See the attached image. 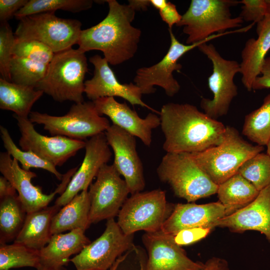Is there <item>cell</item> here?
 I'll use <instances>...</instances> for the list:
<instances>
[{"instance_id": "6da1fadb", "label": "cell", "mask_w": 270, "mask_h": 270, "mask_svg": "<svg viewBox=\"0 0 270 270\" xmlns=\"http://www.w3.org/2000/svg\"><path fill=\"white\" fill-rule=\"evenodd\" d=\"M166 152L196 153L220 144L226 127L189 104L169 102L160 112Z\"/></svg>"}, {"instance_id": "7a4b0ae2", "label": "cell", "mask_w": 270, "mask_h": 270, "mask_svg": "<svg viewBox=\"0 0 270 270\" xmlns=\"http://www.w3.org/2000/svg\"><path fill=\"white\" fill-rule=\"evenodd\" d=\"M109 10L106 18L97 24L82 30L77 44L86 52L98 50L112 65L120 64L136 54L141 36L140 29L132 25L135 10L129 4L106 0Z\"/></svg>"}, {"instance_id": "3957f363", "label": "cell", "mask_w": 270, "mask_h": 270, "mask_svg": "<svg viewBox=\"0 0 270 270\" xmlns=\"http://www.w3.org/2000/svg\"><path fill=\"white\" fill-rule=\"evenodd\" d=\"M88 66L85 52L78 48H72L56 52L36 88L58 102H84Z\"/></svg>"}, {"instance_id": "277c9868", "label": "cell", "mask_w": 270, "mask_h": 270, "mask_svg": "<svg viewBox=\"0 0 270 270\" xmlns=\"http://www.w3.org/2000/svg\"><path fill=\"white\" fill-rule=\"evenodd\" d=\"M264 150L263 146L245 140L234 127L226 126L220 144L190 154L202 170L218 186L237 173L246 160Z\"/></svg>"}, {"instance_id": "5b68a950", "label": "cell", "mask_w": 270, "mask_h": 270, "mask_svg": "<svg viewBox=\"0 0 270 270\" xmlns=\"http://www.w3.org/2000/svg\"><path fill=\"white\" fill-rule=\"evenodd\" d=\"M160 179L188 202L217 193L218 186L199 166L191 154L166 152L156 169Z\"/></svg>"}, {"instance_id": "8992f818", "label": "cell", "mask_w": 270, "mask_h": 270, "mask_svg": "<svg viewBox=\"0 0 270 270\" xmlns=\"http://www.w3.org/2000/svg\"><path fill=\"white\" fill-rule=\"evenodd\" d=\"M239 4L235 0H192L190 6L176 25L183 26L188 35L186 44L202 41L216 34L242 26L239 16H232L230 8Z\"/></svg>"}, {"instance_id": "52a82bcc", "label": "cell", "mask_w": 270, "mask_h": 270, "mask_svg": "<svg viewBox=\"0 0 270 270\" xmlns=\"http://www.w3.org/2000/svg\"><path fill=\"white\" fill-rule=\"evenodd\" d=\"M28 118L33 124H42L52 136L80 140L104 132L110 126L108 119L98 114L92 101L74 103L62 116L31 112Z\"/></svg>"}, {"instance_id": "ba28073f", "label": "cell", "mask_w": 270, "mask_h": 270, "mask_svg": "<svg viewBox=\"0 0 270 270\" xmlns=\"http://www.w3.org/2000/svg\"><path fill=\"white\" fill-rule=\"evenodd\" d=\"M174 208L168 202L166 192L160 189L131 194L120 208L117 224L126 235L144 230L152 232L161 230Z\"/></svg>"}, {"instance_id": "9c48e42d", "label": "cell", "mask_w": 270, "mask_h": 270, "mask_svg": "<svg viewBox=\"0 0 270 270\" xmlns=\"http://www.w3.org/2000/svg\"><path fill=\"white\" fill-rule=\"evenodd\" d=\"M54 13H39L20 19L14 32L16 39L40 41L54 53L72 48L78 44L82 23L77 20L58 17Z\"/></svg>"}, {"instance_id": "30bf717a", "label": "cell", "mask_w": 270, "mask_h": 270, "mask_svg": "<svg viewBox=\"0 0 270 270\" xmlns=\"http://www.w3.org/2000/svg\"><path fill=\"white\" fill-rule=\"evenodd\" d=\"M170 44L168 52L160 61L156 64L138 68L134 81L140 88L142 94L154 93L155 86L163 88L168 96H173L178 92L180 86L173 76L174 71H178L182 65L178 63L180 58L187 52L198 48L204 43L226 34H233L232 30L214 34L206 39L191 44H184L179 42L172 29L169 28Z\"/></svg>"}, {"instance_id": "8fae6325", "label": "cell", "mask_w": 270, "mask_h": 270, "mask_svg": "<svg viewBox=\"0 0 270 270\" xmlns=\"http://www.w3.org/2000/svg\"><path fill=\"white\" fill-rule=\"evenodd\" d=\"M198 48L212 64V72L208 82L213 98H202L200 107L206 114L216 120L227 114L232 100L238 94V88L234 79L240 72V64L222 58L212 44L204 43Z\"/></svg>"}, {"instance_id": "7c38bea8", "label": "cell", "mask_w": 270, "mask_h": 270, "mask_svg": "<svg viewBox=\"0 0 270 270\" xmlns=\"http://www.w3.org/2000/svg\"><path fill=\"white\" fill-rule=\"evenodd\" d=\"M133 234H124L114 218L107 220L102 235L70 259L76 270H108L132 246Z\"/></svg>"}, {"instance_id": "4fadbf2b", "label": "cell", "mask_w": 270, "mask_h": 270, "mask_svg": "<svg viewBox=\"0 0 270 270\" xmlns=\"http://www.w3.org/2000/svg\"><path fill=\"white\" fill-rule=\"evenodd\" d=\"M88 192L91 224L114 218L130 194L125 180L113 164H106L100 168Z\"/></svg>"}, {"instance_id": "5bb4252c", "label": "cell", "mask_w": 270, "mask_h": 270, "mask_svg": "<svg viewBox=\"0 0 270 270\" xmlns=\"http://www.w3.org/2000/svg\"><path fill=\"white\" fill-rule=\"evenodd\" d=\"M77 170V167L73 168L64 174L62 182L54 191L46 194L43 193L41 187L32 184V178L36 176L35 172L23 169L19 166L18 162L6 152L0 153V172L18 192L20 200L26 213L48 206L56 194H62Z\"/></svg>"}, {"instance_id": "9a60e30c", "label": "cell", "mask_w": 270, "mask_h": 270, "mask_svg": "<svg viewBox=\"0 0 270 270\" xmlns=\"http://www.w3.org/2000/svg\"><path fill=\"white\" fill-rule=\"evenodd\" d=\"M20 137L18 144L24 150H30L55 166H62L78 152L84 148L86 142L60 136H48L38 133L28 118L15 114Z\"/></svg>"}, {"instance_id": "2e32d148", "label": "cell", "mask_w": 270, "mask_h": 270, "mask_svg": "<svg viewBox=\"0 0 270 270\" xmlns=\"http://www.w3.org/2000/svg\"><path fill=\"white\" fill-rule=\"evenodd\" d=\"M114 154L113 165L124 178L131 194L145 186L142 162L136 150V137L112 124L104 132Z\"/></svg>"}, {"instance_id": "e0dca14e", "label": "cell", "mask_w": 270, "mask_h": 270, "mask_svg": "<svg viewBox=\"0 0 270 270\" xmlns=\"http://www.w3.org/2000/svg\"><path fill=\"white\" fill-rule=\"evenodd\" d=\"M86 142L83 161L72 176L64 192L55 202L59 207L66 204L81 192L88 190L100 168L108 164L112 152L104 132L96 134Z\"/></svg>"}, {"instance_id": "ac0fdd59", "label": "cell", "mask_w": 270, "mask_h": 270, "mask_svg": "<svg viewBox=\"0 0 270 270\" xmlns=\"http://www.w3.org/2000/svg\"><path fill=\"white\" fill-rule=\"evenodd\" d=\"M90 62L94 66L92 78L85 81L84 93L92 101L104 97L122 98L132 106L139 105L160 114L142 100L140 88L132 82L121 84L116 78L108 62L100 55L90 57Z\"/></svg>"}, {"instance_id": "d6986e66", "label": "cell", "mask_w": 270, "mask_h": 270, "mask_svg": "<svg viewBox=\"0 0 270 270\" xmlns=\"http://www.w3.org/2000/svg\"><path fill=\"white\" fill-rule=\"evenodd\" d=\"M142 240L148 252L144 270H200L204 266L190 258L174 236L161 230L146 232Z\"/></svg>"}, {"instance_id": "ffe728a7", "label": "cell", "mask_w": 270, "mask_h": 270, "mask_svg": "<svg viewBox=\"0 0 270 270\" xmlns=\"http://www.w3.org/2000/svg\"><path fill=\"white\" fill-rule=\"evenodd\" d=\"M100 116H108L114 124L138 138L144 145L150 146L152 142V131L160 125L156 114L149 113L141 118L126 103H120L114 97H104L92 101Z\"/></svg>"}, {"instance_id": "44dd1931", "label": "cell", "mask_w": 270, "mask_h": 270, "mask_svg": "<svg viewBox=\"0 0 270 270\" xmlns=\"http://www.w3.org/2000/svg\"><path fill=\"white\" fill-rule=\"evenodd\" d=\"M230 214L231 212L220 202L203 204H178L174 206L160 230L174 236L180 231L188 228L212 229L215 222Z\"/></svg>"}, {"instance_id": "7402d4cb", "label": "cell", "mask_w": 270, "mask_h": 270, "mask_svg": "<svg viewBox=\"0 0 270 270\" xmlns=\"http://www.w3.org/2000/svg\"><path fill=\"white\" fill-rule=\"evenodd\" d=\"M216 227L226 228L236 232L256 230L264 234L270 243V185L247 206L218 220L213 226Z\"/></svg>"}, {"instance_id": "603a6c76", "label": "cell", "mask_w": 270, "mask_h": 270, "mask_svg": "<svg viewBox=\"0 0 270 270\" xmlns=\"http://www.w3.org/2000/svg\"><path fill=\"white\" fill-rule=\"evenodd\" d=\"M256 38H249L241 53L242 82L248 91L252 90L254 82L260 75L266 55L270 50V18L265 17L257 24Z\"/></svg>"}, {"instance_id": "cb8c5ba5", "label": "cell", "mask_w": 270, "mask_h": 270, "mask_svg": "<svg viewBox=\"0 0 270 270\" xmlns=\"http://www.w3.org/2000/svg\"><path fill=\"white\" fill-rule=\"evenodd\" d=\"M84 232L76 229L52 235L48 244L40 250L39 268L59 269L67 265L70 256L78 254L90 242Z\"/></svg>"}, {"instance_id": "d4e9b609", "label": "cell", "mask_w": 270, "mask_h": 270, "mask_svg": "<svg viewBox=\"0 0 270 270\" xmlns=\"http://www.w3.org/2000/svg\"><path fill=\"white\" fill-rule=\"evenodd\" d=\"M60 208L54 204L27 213L23 226L14 242L36 250H40L50 240L52 236L50 232L52 220Z\"/></svg>"}, {"instance_id": "484cf974", "label": "cell", "mask_w": 270, "mask_h": 270, "mask_svg": "<svg viewBox=\"0 0 270 270\" xmlns=\"http://www.w3.org/2000/svg\"><path fill=\"white\" fill-rule=\"evenodd\" d=\"M90 200L88 190L76 195L53 216L50 226L52 235L76 229L85 230L90 221Z\"/></svg>"}, {"instance_id": "4316f807", "label": "cell", "mask_w": 270, "mask_h": 270, "mask_svg": "<svg viewBox=\"0 0 270 270\" xmlns=\"http://www.w3.org/2000/svg\"><path fill=\"white\" fill-rule=\"evenodd\" d=\"M44 93L36 88L0 78V108L28 118L34 104Z\"/></svg>"}, {"instance_id": "83f0119b", "label": "cell", "mask_w": 270, "mask_h": 270, "mask_svg": "<svg viewBox=\"0 0 270 270\" xmlns=\"http://www.w3.org/2000/svg\"><path fill=\"white\" fill-rule=\"evenodd\" d=\"M259 192L252 183L238 172L219 184L217 191L219 202L232 214L250 203Z\"/></svg>"}, {"instance_id": "f1b7e54d", "label": "cell", "mask_w": 270, "mask_h": 270, "mask_svg": "<svg viewBox=\"0 0 270 270\" xmlns=\"http://www.w3.org/2000/svg\"><path fill=\"white\" fill-rule=\"evenodd\" d=\"M26 214L17 194L0 200V244L15 240L23 226Z\"/></svg>"}, {"instance_id": "f546056e", "label": "cell", "mask_w": 270, "mask_h": 270, "mask_svg": "<svg viewBox=\"0 0 270 270\" xmlns=\"http://www.w3.org/2000/svg\"><path fill=\"white\" fill-rule=\"evenodd\" d=\"M242 133L257 145L267 144L270 139V94L260 107L246 116Z\"/></svg>"}, {"instance_id": "4dcf8cb0", "label": "cell", "mask_w": 270, "mask_h": 270, "mask_svg": "<svg viewBox=\"0 0 270 270\" xmlns=\"http://www.w3.org/2000/svg\"><path fill=\"white\" fill-rule=\"evenodd\" d=\"M0 137L6 152L14 159L20 162L22 168L26 170L32 168H42L52 174L58 180H62L64 174H60L56 166L40 158L30 150L19 148L14 142L8 129L0 126Z\"/></svg>"}, {"instance_id": "1f68e13d", "label": "cell", "mask_w": 270, "mask_h": 270, "mask_svg": "<svg viewBox=\"0 0 270 270\" xmlns=\"http://www.w3.org/2000/svg\"><path fill=\"white\" fill-rule=\"evenodd\" d=\"M26 266L40 268V251L15 242L0 244V270Z\"/></svg>"}, {"instance_id": "d6a6232c", "label": "cell", "mask_w": 270, "mask_h": 270, "mask_svg": "<svg viewBox=\"0 0 270 270\" xmlns=\"http://www.w3.org/2000/svg\"><path fill=\"white\" fill-rule=\"evenodd\" d=\"M94 2L92 0H29L16 14L14 18L20 20L28 16L55 12L57 10L78 12L91 8Z\"/></svg>"}, {"instance_id": "836d02e7", "label": "cell", "mask_w": 270, "mask_h": 270, "mask_svg": "<svg viewBox=\"0 0 270 270\" xmlns=\"http://www.w3.org/2000/svg\"><path fill=\"white\" fill-rule=\"evenodd\" d=\"M48 64L13 56L10 66V82L36 88L44 78Z\"/></svg>"}, {"instance_id": "e575fe53", "label": "cell", "mask_w": 270, "mask_h": 270, "mask_svg": "<svg viewBox=\"0 0 270 270\" xmlns=\"http://www.w3.org/2000/svg\"><path fill=\"white\" fill-rule=\"evenodd\" d=\"M238 172L260 192L270 185V156L262 152L256 154L246 160Z\"/></svg>"}, {"instance_id": "d590c367", "label": "cell", "mask_w": 270, "mask_h": 270, "mask_svg": "<svg viewBox=\"0 0 270 270\" xmlns=\"http://www.w3.org/2000/svg\"><path fill=\"white\" fill-rule=\"evenodd\" d=\"M54 54L50 47L40 41L35 40L16 39L13 52L14 56L49 64Z\"/></svg>"}, {"instance_id": "8d00e7d4", "label": "cell", "mask_w": 270, "mask_h": 270, "mask_svg": "<svg viewBox=\"0 0 270 270\" xmlns=\"http://www.w3.org/2000/svg\"><path fill=\"white\" fill-rule=\"evenodd\" d=\"M15 36L8 22H0V72L2 78L10 82V66L13 58Z\"/></svg>"}, {"instance_id": "74e56055", "label": "cell", "mask_w": 270, "mask_h": 270, "mask_svg": "<svg viewBox=\"0 0 270 270\" xmlns=\"http://www.w3.org/2000/svg\"><path fill=\"white\" fill-rule=\"evenodd\" d=\"M239 4H242L239 16L244 21L258 24L266 16L265 0H242Z\"/></svg>"}, {"instance_id": "f35d334b", "label": "cell", "mask_w": 270, "mask_h": 270, "mask_svg": "<svg viewBox=\"0 0 270 270\" xmlns=\"http://www.w3.org/2000/svg\"><path fill=\"white\" fill-rule=\"evenodd\" d=\"M150 6L158 10L162 20L172 29V26L177 24L181 20L180 15L176 5L166 0H150Z\"/></svg>"}, {"instance_id": "ab89813d", "label": "cell", "mask_w": 270, "mask_h": 270, "mask_svg": "<svg viewBox=\"0 0 270 270\" xmlns=\"http://www.w3.org/2000/svg\"><path fill=\"white\" fill-rule=\"evenodd\" d=\"M212 228H196L184 230L177 233L174 237L176 242L181 246L192 244L208 234Z\"/></svg>"}, {"instance_id": "60d3db41", "label": "cell", "mask_w": 270, "mask_h": 270, "mask_svg": "<svg viewBox=\"0 0 270 270\" xmlns=\"http://www.w3.org/2000/svg\"><path fill=\"white\" fill-rule=\"evenodd\" d=\"M28 0H0V22L8 21L14 17L16 14L28 2Z\"/></svg>"}, {"instance_id": "b9f144b4", "label": "cell", "mask_w": 270, "mask_h": 270, "mask_svg": "<svg viewBox=\"0 0 270 270\" xmlns=\"http://www.w3.org/2000/svg\"><path fill=\"white\" fill-rule=\"evenodd\" d=\"M270 88V56L266 57L260 75L256 79L252 90Z\"/></svg>"}, {"instance_id": "7bdbcfd3", "label": "cell", "mask_w": 270, "mask_h": 270, "mask_svg": "<svg viewBox=\"0 0 270 270\" xmlns=\"http://www.w3.org/2000/svg\"><path fill=\"white\" fill-rule=\"evenodd\" d=\"M200 270H228V264L224 259L214 257L208 260Z\"/></svg>"}, {"instance_id": "ee69618b", "label": "cell", "mask_w": 270, "mask_h": 270, "mask_svg": "<svg viewBox=\"0 0 270 270\" xmlns=\"http://www.w3.org/2000/svg\"><path fill=\"white\" fill-rule=\"evenodd\" d=\"M16 194V191L11 183L4 176H0V200Z\"/></svg>"}, {"instance_id": "f6af8a7d", "label": "cell", "mask_w": 270, "mask_h": 270, "mask_svg": "<svg viewBox=\"0 0 270 270\" xmlns=\"http://www.w3.org/2000/svg\"><path fill=\"white\" fill-rule=\"evenodd\" d=\"M129 4L135 10H146L147 8L150 6V0H129Z\"/></svg>"}, {"instance_id": "bcb514c9", "label": "cell", "mask_w": 270, "mask_h": 270, "mask_svg": "<svg viewBox=\"0 0 270 270\" xmlns=\"http://www.w3.org/2000/svg\"><path fill=\"white\" fill-rule=\"evenodd\" d=\"M266 4V16L270 18V0H265Z\"/></svg>"}, {"instance_id": "7dc6e473", "label": "cell", "mask_w": 270, "mask_h": 270, "mask_svg": "<svg viewBox=\"0 0 270 270\" xmlns=\"http://www.w3.org/2000/svg\"><path fill=\"white\" fill-rule=\"evenodd\" d=\"M36 270H66V269L64 268H59V269H52V268H39L38 269Z\"/></svg>"}, {"instance_id": "c3c4849f", "label": "cell", "mask_w": 270, "mask_h": 270, "mask_svg": "<svg viewBox=\"0 0 270 270\" xmlns=\"http://www.w3.org/2000/svg\"><path fill=\"white\" fill-rule=\"evenodd\" d=\"M266 146H267L266 154L270 156V139Z\"/></svg>"}, {"instance_id": "681fc988", "label": "cell", "mask_w": 270, "mask_h": 270, "mask_svg": "<svg viewBox=\"0 0 270 270\" xmlns=\"http://www.w3.org/2000/svg\"></svg>"}]
</instances>
